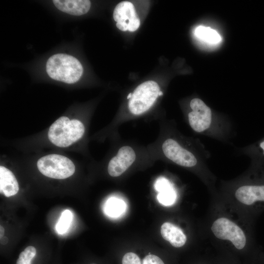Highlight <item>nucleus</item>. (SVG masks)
Listing matches in <instances>:
<instances>
[{
  "label": "nucleus",
  "mask_w": 264,
  "mask_h": 264,
  "mask_svg": "<svg viewBox=\"0 0 264 264\" xmlns=\"http://www.w3.org/2000/svg\"><path fill=\"white\" fill-rule=\"evenodd\" d=\"M160 88L154 81H147L139 85L132 93L128 108L132 114L140 115L147 111L159 96Z\"/></svg>",
  "instance_id": "obj_6"
},
{
  "label": "nucleus",
  "mask_w": 264,
  "mask_h": 264,
  "mask_svg": "<svg viewBox=\"0 0 264 264\" xmlns=\"http://www.w3.org/2000/svg\"><path fill=\"white\" fill-rule=\"evenodd\" d=\"M154 189L158 192V201L165 206L173 204L176 199V193L169 181L164 177H159L155 181Z\"/></svg>",
  "instance_id": "obj_13"
},
{
  "label": "nucleus",
  "mask_w": 264,
  "mask_h": 264,
  "mask_svg": "<svg viewBox=\"0 0 264 264\" xmlns=\"http://www.w3.org/2000/svg\"><path fill=\"white\" fill-rule=\"evenodd\" d=\"M236 198L241 203L251 205L264 202V183H251L238 187L235 192Z\"/></svg>",
  "instance_id": "obj_10"
},
{
  "label": "nucleus",
  "mask_w": 264,
  "mask_h": 264,
  "mask_svg": "<svg viewBox=\"0 0 264 264\" xmlns=\"http://www.w3.org/2000/svg\"><path fill=\"white\" fill-rule=\"evenodd\" d=\"M195 35L200 40L209 44H218L221 40L220 34L209 27L198 26L195 30Z\"/></svg>",
  "instance_id": "obj_16"
},
{
  "label": "nucleus",
  "mask_w": 264,
  "mask_h": 264,
  "mask_svg": "<svg viewBox=\"0 0 264 264\" xmlns=\"http://www.w3.org/2000/svg\"><path fill=\"white\" fill-rule=\"evenodd\" d=\"M135 157V153L131 147H122L119 149L117 154L109 163V174L112 177L120 176L132 165Z\"/></svg>",
  "instance_id": "obj_8"
},
{
  "label": "nucleus",
  "mask_w": 264,
  "mask_h": 264,
  "mask_svg": "<svg viewBox=\"0 0 264 264\" xmlns=\"http://www.w3.org/2000/svg\"><path fill=\"white\" fill-rule=\"evenodd\" d=\"M211 230L217 238L231 241L238 249H242L245 245L246 240L243 231L227 218L216 220L211 226Z\"/></svg>",
  "instance_id": "obj_7"
},
{
  "label": "nucleus",
  "mask_w": 264,
  "mask_h": 264,
  "mask_svg": "<svg viewBox=\"0 0 264 264\" xmlns=\"http://www.w3.org/2000/svg\"><path fill=\"white\" fill-rule=\"evenodd\" d=\"M84 132L85 127L80 121L63 116L50 126L48 138L56 146L67 147L81 138Z\"/></svg>",
  "instance_id": "obj_4"
},
{
  "label": "nucleus",
  "mask_w": 264,
  "mask_h": 264,
  "mask_svg": "<svg viewBox=\"0 0 264 264\" xmlns=\"http://www.w3.org/2000/svg\"><path fill=\"white\" fill-rule=\"evenodd\" d=\"M0 239L2 238V237H3V235H4V229L3 228V227L2 226H0Z\"/></svg>",
  "instance_id": "obj_20"
},
{
  "label": "nucleus",
  "mask_w": 264,
  "mask_h": 264,
  "mask_svg": "<svg viewBox=\"0 0 264 264\" xmlns=\"http://www.w3.org/2000/svg\"><path fill=\"white\" fill-rule=\"evenodd\" d=\"M159 96H161L162 95H163V92L160 90L159 92V94H158Z\"/></svg>",
  "instance_id": "obj_22"
},
{
  "label": "nucleus",
  "mask_w": 264,
  "mask_h": 264,
  "mask_svg": "<svg viewBox=\"0 0 264 264\" xmlns=\"http://www.w3.org/2000/svg\"><path fill=\"white\" fill-rule=\"evenodd\" d=\"M53 2L60 11L74 16L86 14L91 6L88 0H54Z\"/></svg>",
  "instance_id": "obj_11"
},
{
  "label": "nucleus",
  "mask_w": 264,
  "mask_h": 264,
  "mask_svg": "<svg viewBox=\"0 0 264 264\" xmlns=\"http://www.w3.org/2000/svg\"><path fill=\"white\" fill-rule=\"evenodd\" d=\"M37 166L43 175L54 179L66 178L72 176L75 171V166L70 159L58 154H50L41 157L37 161Z\"/></svg>",
  "instance_id": "obj_5"
},
{
  "label": "nucleus",
  "mask_w": 264,
  "mask_h": 264,
  "mask_svg": "<svg viewBox=\"0 0 264 264\" xmlns=\"http://www.w3.org/2000/svg\"><path fill=\"white\" fill-rule=\"evenodd\" d=\"M19 187L13 173L7 168L0 166V191L6 197L15 195L19 191Z\"/></svg>",
  "instance_id": "obj_14"
},
{
  "label": "nucleus",
  "mask_w": 264,
  "mask_h": 264,
  "mask_svg": "<svg viewBox=\"0 0 264 264\" xmlns=\"http://www.w3.org/2000/svg\"><path fill=\"white\" fill-rule=\"evenodd\" d=\"M113 17L116 23L127 22L128 30L131 32L136 31L140 24V20L134 6L130 1L119 3L114 9Z\"/></svg>",
  "instance_id": "obj_9"
},
{
  "label": "nucleus",
  "mask_w": 264,
  "mask_h": 264,
  "mask_svg": "<svg viewBox=\"0 0 264 264\" xmlns=\"http://www.w3.org/2000/svg\"><path fill=\"white\" fill-rule=\"evenodd\" d=\"M162 238L175 247L183 246L186 242V236L181 229L173 223L166 222L161 226Z\"/></svg>",
  "instance_id": "obj_12"
},
{
  "label": "nucleus",
  "mask_w": 264,
  "mask_h": 264,
  "mask_svg": "<svg viewBox=\"0 0 264 264\" xmlns=\"http://www.w3.org/2000/svg\"><path fill=\"white\" fill-rule=\"evenodd\" d=\"M132 93H130L127 96V99L130 100L131 98L132 97Z\"/></svg>",
  "instance_id": "obj_21"
},
{
  "label": "nucleus",
  "mask_w": 264,
  "mask_h": 264,
  "mask_svg": "<svg viewBox=\"0 0 264 264\" xmlns=\"http://www.w3.org/2000/svg\"><path fill=\"white\" fill-rule=\"evenodd\" d=\"M189 106L187 121L195 132L223 143H232L236 132L231 119L216 113L198 98H193Z\"/></svg>",
  "instance_id": "obj_1"
},
{
  "label": "nucleus",
  "mask_w": 264,
  "mask_h": 264,
  "mask_svg": "<svg viewBox=\"0 0 264 264\" xmlns=\"http://www.w3.org/2000/svg\"><path fill=\"white\" fill-rule=\"evenodd\" d=\"M164 155L175 164L186 168L206 166L211 157L210 153L203 145L195 149H188L177 139L169 138L163 143Z\"/></svg>",
  "instance_id": "obj_2"
},
{
  "label": "nucleus",
  "mask_w": 264,
  "mask_h": 264,
  "mask_svg": "<svg viewBox=\"0 0 264 264\" xmlns=\"http://www.w3.org/2000/svg\"><path fill=\"white\" fill-rule=\"evenodd\" d=\"M36 253V249L34 246H27L20 254L16 264H31Z\"/></svg>",
  "instance_id": "obj_18"
},
{
  "label": "nucleus",
  "mask_w": 264,
  "mask_h": 264,
  "mask_svg": "<svg viewBox=\"0 0 264 264\" xmlns=\"http://www.w3.org/2000/svg\"><path fill=\"white\" fill-rule=\"evenodd\" d=\"M72 220V214L68 210L63 212L56 224V230L59 234L66 233L69 228Z\"/></svg>",
  "instance_id": "obj_17"
},
{
  "label": "nucleus",
  "mask_w": 264,
  "mask_h": 264,
  "mask_svg": "<svg viewBox=\"0 0 264 264\" xmlns=\"http://www.w3.org/2000/svg\"><path fill=\"white\" fill-rule=\"evenodd\" d=\"M46 71L52 79L67 84L77 82L81 78L83 68L74 57L64 53L51 56L46 64Z\"/></svg>",
  "instance_id": "obj_3"
},
{
  "label": "nucleus",
  "mask_w": 264,
  "mask_h": 264,
  "mask_svg": "<svg viewBox=\"0 0 264 264\" xmlns=\"http://www.w3.org/2000/svg\"><path fill=\"white\" fill-rule=\"evenodd\" d=\"M116 26L119 29L123 31H126L128 30V23L127 22H117Z\"/></svg>",
  "instance_id": "obj_19"
},
{
  "label": "nucleus",
  "mask_w": 264,
  "mask_h": 264,
  "mask_svg": "<svg viewBox=\"0 0 264 264\" xmlns=\"http://www.w3.org/2000/svg\"><path fill=\"white\" fill-rule=\"evenodd\" d=\"M126 204L124 201L117 198H111L107 200L105 206V213L109 216L116 218L125 211Z\"/></svg>",
  "instance_id": "obj_15"
}]
</instances>
